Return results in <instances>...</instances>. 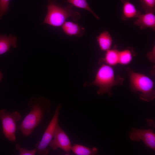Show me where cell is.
<instances>
[{"instance_id":"cell-4","label":"cell","mask_w":155,"mask_h":155,"mask_svg":"<svg viewBox=\"0 0 155 155\" xmlns=\"http://www.w3.org/2000/svg\"><path fill=\"white\" fill-rule=\"evenodd\" d=\"M127 71L131 90L135 92H140V98L144 101L149 102L153 100L155 91L154 83L152 80L144 74L134 72L130 68Z\"/></svg>"},{"instance_id":"cell-12","label":"cell","mask_w":155,"mask_h":155,"mask_svg":"<svg viewBox=\"0 0 155 155\" xmlns=\"http://www.w3.org/2000/svg\"><path fill=\"white\" fill-rule=\"evenodd\" d=\"M17 38L12 34L8 36L0 34V55L9 51L12 46L14 48L17 47Z\"/></svg>"},{"instance_id":"cell-19","label":"cell","mask_w":155,"mask_h":155,"mask_svg":"<svg viewBox=\"0 0 155 155\" xmlns=\"http://www.w3.org/2000/svg\"><path fill=\"white\" fill-rule=\"evenodd\" d=\"M15 148L19 152L20 155H35L37 152L36 148L32 150H29L22 147L18 144H16Z\"/></svg>"},{"instance_id":"cell-6","label":"cell","mask_w":155,"mask_h":155,"mask_svg":"<svg viewBox=\"0 0 155 155\" xmlns=\"http://www.w3.org/2000/svg\"><path fill=\"white\" fill-rule=\"evenodd\" d=\"M61 105L59 104L55 110L54 114L47 126L40 141L36 145L37 152L40 155H47L49 153L47 148L50 142L53 139L55 129L58 123V118Z\"/></svg>"},{"instance_id":"cell-2","label":"cell","mask_w":155,"mask_h":155,"mask_svg":"<svg viewBox=\"0 0 155 155\" xmlns=\"http://www.w3.org/2000/svg\"><path fill=\"white\" fill-rule=\"evenodd\" d=\"M100 61L101 64L97 72L94 80L92 82L84 83L83 86H96L99 88L97 91L98 94H107L111 96L112 95L111 92L112 87L122 85L124 79L119 75L115 76L111 66Z\"/></svg>"},{"instance_id":"cell-10","label":"cell","mask_w":155,"mask_h":155,"mask_svg":"<svg viewBox=\"0 0 155 155\" xmlns=\"http://www.w3.org/2000/svg\"><path fill=\"white\" fill-rule=\"evenodd\" d=\"M121 1L123 4L122 13L121 16L122 20L125 21L136 18L142 13L130 2V0H121Z\"/></svg>"},{"instance_id":"cell-18","label":"cell","mask_w":155,"mask_h":155,"mask_svg":"<svg viewBox=\"0 0 155 155\" xmlns=\"http://www.w3.org/2000/svg\"><path fill=\"white\" fill-rule=\"evenodd\" d=\"M141 6L145 12H155V0H140Z\"/></svg>"},{"instance_id":"cell-1","label":"cell","mask_w":155,"mask_h":155,"mask_svg":"<svg viewBox=\"0 0 155 155\" xmlns=\"http://www.w3.org/2000/svg\"><path fill=\"white\" fill-rule=\"evenodd\" d=\"M28 104L31 110L17 128L22 135L26 137L32 134L35 128L42 122L45 114L50 113L51 111L50 101L43 96L37 98L32 97Z\"/></svg>"},{"instance_id":"cell-21","label":"cell","mask_w":155,"mask_h":155,"mask_svg":"<svg viewBox=\"0 0 155 155\" xmlns=\"http://www.w3.org/2000/svg\"><path fill=\"white\" fill-rule=\"evenodd\" d=\"M155 47L154 46L152 51L148 52L147 54V56L148 58L153 62H154L155 61Z\"/></svg>"},{"instance_id":"cell-14","label":"cell","mask_w":155,"mask_h":155,"mask_svg":"<svg viewBox=\"0 0 155 155\" xmlns=\"http://www.w3.org/2000/svg\"><path fill=\"white\" fill-rule=\"evenodd\" d=\"M119 51L115 46L113 49L106 51L104 58L100 61L111 66L116 65L119 63Z\"/></svg>"},{"instance_id":"cell-22","label":"cell","mask_w":155,"mask_h":155,"mask_svg":"<svg viewBox=\"0 0 155 155\" xmlns=\"http://www.w3.org/2000/svg\"><path fill=\"white\" fill-rule=\"evenodd\" d=\"M3 77V75L1 72L0 71V82Z\"/></svg>"},{"instance_id":"cell-15","label":"cell","mask_w":155,"mask_h":155,"mask_svg":"<svg viewBox=\"0 0 155 155\" xmlns=\"http://www.w3.org/2000/svg\"><path fill=\"white\" fill-rule=\"evenodd\" d=\"M136 53L132 48L119 51V63L122 65H126L131 61L133 57L135 55Z\"/></svg>"},{"instance_id":"cell-9","label":"cell","mask_w":155,"mask_h":155,"mask_svg":"<svg viewBox=\"0 0 155 155\" xmlns=\"http://www.w3.org/2000/svg\"><path fill=\"white\" fill-rule=\"evenodd\" d=\"M154 13L146 12L139 15L134 22V24L140 27L141 30L148 28H152L155 31V15Z\"/></svg>"},{"instance_id":"cell-16","label":"cell","mask_w":155,"mask_h":155,"mask_svg":"<svg viewBox=\"0 0 155 155\" xmlns=\"http://www.w3.org/2000/svg\"><path fill=\"white\" fill-rule=\"evenodd\" d=\"M71 150L77 155H93L97 152V149L95 147L90 148L78 144L72 146Z\"/></svg>"},{"instance_id":"cell-5","label":"cell","mask_w":155,"mask_h":155,"mask_svg":"<svg viewBox=\"0 0 155 155\" xmlns=\"http://www.w3.org/2000/svg\"><path fill=\"white\" fill-rule=\"evenodd\" d=\"M21 119V114L18 112L15 111L10 113L7 112L4 109L0 110V120L2 123L3 132L9 141L16 142V122Z\"/></svg>"},{"instance_id":"cell-13","label":"cell","mask_w":155,"mask_h":155,"mask_svg":"<svg viewBox=\"0 0 155 155\" xmlns=\"http://www.w3.org/2000/svg\"><path fill=\"white\" fill-rule=\"evenodd\" d=\"M96 38L101 50L106 51L111 49L113 40L108 31H104L96 37Z\"/></svg>"},{"instance_id":"cell-11","label":"cell","mask_w":155,"mask_h":155,"mask_svg":"<svg viewBox=\"0 0 155 155\" xmlns=\"http://www.w3.org/2000/svg\"><path fill=\"white\" fill-rule=\"evenodd\" d=\"M61 27L64 32L69 36L81 37L85 31L84 28L77 24L71 22L65 21Z\"/></svg>"},{"instance_id":"cell-8","label":"cell","mask_w":155,"mask_h":155,"mask_svg":"<svg viewBox=\"0 0 155 155\" xmlns=\"http://www.w3.org/2000/svg\"><path fill=\"white\" fill-rule=\"evenodd\" d=\"M129 135L131 140H142L147 147L155 150V135L152 129L133 128L129 132Z\"/></svg>"},{"instance_id":"cell-3","label":"cell","mask_w":155,"mask_h":155,"mask_svg":"<svg viewBox=\"0 0 155 155\" xmlns=\"http://www.w3.org/2000/svg\"><path fill=\"white\" fill-rule=\"evenodd\" d=\"M47 6V11L42 24H47L55 27L61 26L69 17L77 22L81 17L78 12L73 9L71 4L63 7L53 0H49Z\"/></svg>"},{"instance_id":"cell-7","label":"cell","mask_w":155,"mask_h":155,"mask_svg":"<svg viewBox=\"0 0 155 155\" xmlns=\"http://www.w3.org/2000/svg\"><path fill=\"white\" fill-rule=\"evenodd\" d=\"M49 146L53 150L59 148L67 153L71 150L72 146L69 138L59 124L56 127L53 137Z\"/></svg>"},{"instance_id":"cell-20","label":"cell","mask_w":155,"mask_h":155,"mask_svg":"<svg viewBox=\"0 0 155 155\" xmlns=\"http://www.w3.org/2000/svg\"><path fill=\"white\" fill-rule=\"evenodd\" d=\"M10 0H0V20L9 9Z\"/></svg>"},{"instance_id":"cell-17","label":"cell","mask_w":155,"mask_h":155,"mask_svg":"<svg viewBox=\"0 0 155 155\" xmlns=\"http://www.w3.org/2000/svg\"><path fill=\"white\" fill-rule=\"evenodd\" d=\"M77 7L86 10L92 14L97 19L99 17L93 11L88 5L86 0H67L66 1Z\"/></svg>"}]
</instances>
